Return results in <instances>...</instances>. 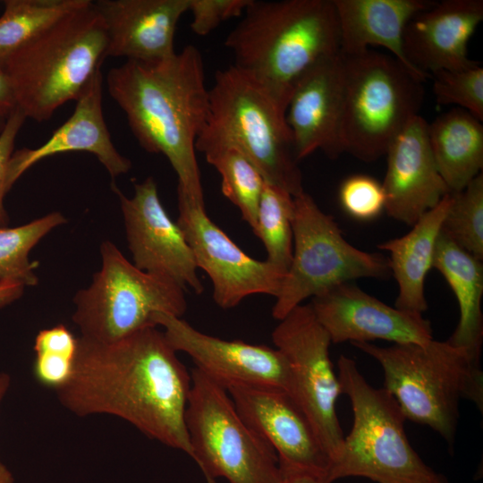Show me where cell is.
Wrapping results in <instances>:
<instances>
[{
  "instance_id": "11",
  "label": "cell",
  "mask_w": 483,
  "mask_h": 483,
  "mask_svg": "<svg viewBox=\"0 0 483 483\" xmlns=\"http://www.w3.org/2000/svg\"><path fill=\"white\" fill-rule=\"evenodd\" d=\"M292 257L272 316L284 318L308 298L360 278L386 279L388 258L349 243L333 216L305 191L294 197Z\"/></svg>"
},
{
  "instance_id": "1",
  "label": "cell",
  "mask_w": 483,
  "mask_h": 483,
  "mask_svg": "<svg viewBox=\"0 0 483 483\" xmlns=\"http://www.w3.org/2000/svg\"><path fill=\"white\" fill-rule=\"evenodd\" d=\"M157 327L108 343L78 337L72 373L55 394L76 416L120 418L192 458L185 425L191 373Z\"/></svg>"
},
{
  "instance_id": "16",
  "label": "cell",
  "mask_w": 483,
  "mask_h": 483,
  "mask_svg": "<svg viewBox=\"0 0 483 483\" xmlns=\"http://www.w3.org/2000/svg\"><path fill=\"white\" fill-rule=\"evenodd\" d=\"M226 391L242 418L276 453L282 475L308 473L326 481L330 459L311 423L285 390L233 386Z\"/></svg>"
},
{
  "instance_id": "6",
  "label": "cell",
  "mask_w": 483,
  "mask_h": 483,
  "mask_svg": "<svg viewBox=\"0 0 483 483\" xmlns=\"http://www.w3.org/2000/svg\"><path fill=\"white\" fill-rule=\"evenodd\" d=\"M106 30L89 1L13 53L2 64L16 107L26 118L49 120L76 100L106 58Z\"/></svg>"
},
{
  "instance_id": "42",
  "label": "cell",
  "mask_w": 483,
  "mask_h": 483,
  "mask_svg": "<svg viewBox=\"0 0 483 483\" xmlns=\"http://www.w3.org/2000/svg\"><path fill=\"white\" fill-rule=\"evenodd\" d=\"M428 483H449L445 476L436 474V477Z\"/></svg>"
},
{
  "instance_id": "18",
  "label": "cell",
  "mask_w": 483,
  "mask_h": 483,
  "mask_svg": "<svg viewBox=\"0 0 483 483\" xmlns=\"http://www.w3.org/2000/svg\"><path fill=\"white\" fill-rule=\"evenodd\" d=\"M343 100L344 64L339 51L313 64L292 90L285 116L298 161L317 150L330 158L343 153Z\"/></svg>"
},
{
  "instance_id": "37",
  "label": "cell",
  "mask_w": 483,
  "mask_h": 483,
  "mask_svg": "<svg viewBox=\"0 0 483 483\" xmlns=\"http://www.w3.org/2000/svg\"><path fill=\"white\" fill-rule=\"evenodd\" d=\"M16 108V102L6 72L0 64V114L8 116Z\"/></svg>"
},
{
  "instance_id": "4",
  "label": "cell",
  "mask_w": 483,
  "mask_h": 483,
  "mask_svg": "<svg viewBox=\"0 0 483 483\" xmlns=\"http://www.w3.org/2000/svg\"><path fill=\"white\" fill-rule=\"evenodd\" d=\"M208 99V116L196 151L234 148L251 161L265 182L293 197L304 191L286 107L265 85L230 65L216 72Z\"/></svg>"
},
{
  "instance_id": "35",
  "label": "cell",
  "mask_w": 483,
  "mask_h": 483,
  "mask_svg": "<svg viewBox=\"0 0 483 483\" xmlns=\"http://www.w3.org/2000/svg\"><path fill=\"white\" fill-rule=\"evenodd\" d=\"M250 0H189L191 29L198 36H207L222 22L243 14Z\"/></svg>"
},
{
  "instance_id": "10",
  "label": "cell",
  "mask_w": 483,
  "mask_h": 483,
  "mask_svg": "<svg viewBox=\"0 0 483 483\" xmlns=\"http://www.w3.org/2000/svg\"><path fill=\"white\" fill-rule=\"evenodd\" d=\"M191 377L185 425L207 482L281 483L276 453L242 418L226 389L196 368Z\"/></svg>"
},
{
  "instance_id": "3",
  "label": "cell",
  "mask_w": 483,
  "mask_h": 483,
  "mask_svg": "<svg viewBox=\"0 0 483 483\" xmlns=\"http://www.w3.org/2000/svg\"><path fill=\"white\" fill-rule=\"evenodd\" d=\"M225 46L233 65L287 107L298 80L313 64L340 51L333 0H250Z\"/></svg>"
},
{
  "instance_id": "9",
  "label": "cell",
  "mask_w": 483,
  "mask_h": 483,
  "mask_svg": "<svg viewBox=\"0 0 483 483\" xmlns=\"http://www.w3.org/2000/svg\"><path fill=\"white\" fill-rule=\"evenodd\" d=\"M101 267L91 284L74 296L72 322L80 336L101 343L119 340L148 326L165 313L182 318L185 289L166 276L139 269L110 241L100 246Z\"/></svg>"
},
{
  "instance_id": "14",
  "label": "cell",
  "mask_w": 483,
  "mask_h": 483,
  "mask_svg": "<svg viewBox=\"0 0 483 483\" xmlns=\"http://www.w3.org/2000/svg\"><path fill=\"white\" fill-rule=\"evenodd\" d=\"M119 197L125 235L133 264L139 269L166 276L185 290L200 294L203 284L192 250L177 222L160 201L153 177L134 184L132 197L124 196L113 184Z\"/></svg>"
},
{
  "instance_id": "15",
  "label": "cell",
  "mask_w": 483,
  "mask_h": 483,
  "mask_svg": "<svg viewBox=\"0 0 483 483\" xmlns=\"http://www.w3.org/2000/svg\"><path fill=\"white\" fill-rule=\"evenodd\" d=\"M154 323L163 327L176 352L189 355L200 372L227 389L249 386L290 389L291 373L285 356L276 348L240 340H224L204 334L188 322L158 313Z\"/></svg>"
},
{
  "instance_id": "43",
  "label": "cell",
  "mask_w": 483,
  "mask_h": 483,
  "mask_svg": "<svg viewBox=\"0 0 483 483\" xmlns=\"http://www.w3.org/2000/svg\"><path fill=\"white\" fill-rule=\"evenodd\" d=\"M8 116H5V115L0 114V133H1L2 130L4 129V126L5 124V122H6V119H7Z\"/></svg>"
},
{
  "instance_id": "27",
  "label": "cell",
  "mask_w": 483,
  "mask_h": 483,
  "mask_svg": "<svg viewBox=\"0 0 483 483\" xmlns=\"http://www.w3.org/2000/svg\"><path fill=\"white\" fill-rule=\"evenodd\" d=\"M89 0H5L0 16V64Z\"/></svg>"
},
{
  "instance_id": "13",
  "label": "cell",
  "mask_w": 483,
  "mask_h": 483,
  "mask_svg": "<svg viewBox=\"0 0 483 483\" xmlns=\"http://www.w3.org/2000/svg\"><path fill=\"white\" fill-rule=\"evenodd\" d=\"M182 228L198 269L208 275L213 299L222 309L236 307L253 294L277 296L284 274L267 260L245 253L208 216L204 202L191 199L177 189Z\"/></svg>"
},
{
  "instance_id": "29",
  "label": "cell",
  "mask_w": 483,
  "mask_h": 483,
  "mask_svg": "<svg viewBox=\"0 0 483 483\" xmlns=\"http://www.w3.org/2000/svg\"><path fill=\"white\" fill-rule=\"evenodd\" d=\"M203 155L220 174L225 197L238 208L242 218L253 230L265 184L262 174L243 153L232 147L216 148Z\"/></svg>"
},
{
  "instance_id": "7",
  "label": "cell",
  "mask_w": 483,
  "mask_h": 483,
  "mask_svg": "<svg viewBox=\"0 0 483 483\" xmlns=\"http://www.w3.org/2000/svg\"><path fill=\"white\" fill-rule=\"evenodd\" d=\"M341 392L352 404L353 424L331 463L327 483L361 477L377 483H428L437 474L411 446L406 418L394 396L371 386L356 362L344 355L337 361Z\"/></svg>"
},
{
  "instance_id": "34",
  "label": "cell",
  "mask_w": 483,
  "mask_h": 483,
  "mask_svg": "<svg viewBox=\"0 0 483 483\" xmlns=\"http://www.w3.org/2000/svg\"><path fill=\"white\" fill-rule=\"evenodd\" d=\"M339 199L343 209L359 220H370L385 209L382 183L365 174L345 179L339 190Z\"/></svg>"
},
{
  "instance_id": "39",
  "label": "cell",
  "mask_w": 483,
  "mask_h": 483,
  "mask_svg": "<svg viewBox=\"0 0 483 483\" xmlns=\"http://www.w3.org/2000/svg\"><path fill=\"white\" fill-rule=\"evenodd\" d=\"M281 483H327L324 479L308 473L282 475Z\"/></svg>"
},
{
  "instance_id": "41",
  "label": "cell",
  "mask_w": 483,
  "mask_h": 483,
  "mask_svg": "<svg viewBox=\"0 0 483 483\" xmlns=\"http://www.w3.org/2000/svg\"><path fill=\"white\" fill-rule=\"evenodd\" d=\"M0 483H14V477L0 458Z\"/></svg>"
},
{
  "instance_id": "32",
  "label": "cell",
  "mask_w": 483,
  "mask_h": 483,
  "mask_svg": "<svg viewBox=\"0 0 483 483\" xmlns=\"http://www.w3.org/2000/svg\"><path fill=\"white\" fill-rule=\"evenodd\" d=\"M78 337L64 325L40 330L34 342L33 376L43 386L56 390L70 378Z\"/></svg>"
},
{
  "instance_id": "24",
  "label": "cell",
  "mask_w": 483,
  "mask_h": 483,
  "mask_svg": "<svg viewBox=\"0 0 483 483\" xmlns=\"http://www.w3.org/2000/svg\"><path fill=\"white\" fill-rule=\"evenodd\" d=\"M450 203L448 193L423 214L405 235L378 245L389 253L391 275L398 285L395 308L420 314L427 310L425 279L433 268L436 242Z\"/></svg>"
},
{
  "instance_id": "17",
  "label": "cell",
  "mask_w": 483,
  "mask_h": 483,
  "mask_svg": "<svg viewBox=\"0 0 483 483\" xmlns=\"http://www.w3.org/2000/svg\"><path fill=\"white\" fill-rule=\"evenodd\" d=\"M309 304L333 343L377 339L426 343L433 339L431 324L422 314L391 307L352 282L313 297Z\"/></svg>"
},
{
  "instance_id": "21",
  "label": "cell",
  "mask_w": 483,
  "mask_h": 483,
  "mask_svg": "<svg viewBox=\"0 0 483 483\" xmlns=\"http://www.w3.org/2000/svg\"><path fill=\"white\" fill-rule=\"evenodd\" d=\"M103 75L98 69L87 83L70 118L41 146L13 151L7 167L8 191L30 167L42 159L70 151L94 155L114 179L126 174L131 162L115 148L102 109Z\"/></svg>"
},
{
  "instance_id": "40",
  "label": "cell",
  "mask_w": 483,
  "mask_h": 483,
  "mask_svg": "<svg viewBox=\"0 0 483 483\" xmlns=\"http://www.w3.org/2000/svg\"><path fill=\"white\" fill-rule=\"evenodd\" d=\"M12 378L6 372H0V405L6 395L10 386Z\"/></svg>"
},
{
  "instance_id": "23",
  "label": "cell",
  "mask_w": 483,
  "mask_h": 483,
  "mask_svg": "<svg viewBox=\"0 0 483 483\" xmlns=\"http://www.w3.org/2000/svg\"><path fill=\"white\" fill-rule=\"evenodd\" d=\"M340 33V52L356 55L369 46L386 48L411 73L425 81L405 57L403 34L411 19L433 5L431 0H333Z\"/></svg>"
},
{
  "instance_id": "30",
  "label": "cell",
  "mask_w": 483,
  "mask_h": 483,
  "mask_svg": "<svg viewBox=\"0 0 483 483\" xmlns=\"http://www.w3.org/2000/svg\"><path fill=\"white\" fill-rule=\"evenodd\" d=\"M60 212H51L25 225L0 227V281L12 280L25 287L37 284L36 262L29 254L37 243L55 227L64 224Z\"/></svg>"
},
{
  "instance_id": "28",
  "label": "cell",
  "mask_w": 483,
  "mask_h": 483,
  "mask_svg": "<svg viewBox=\"0 0 483 483\" xmlns=\"http://www.w3.org/2000/svg\"><path fill=\"white\" fill-rule=\"evenodd\" d=\"M294 197L285 190L265 182L253 233L262 242L267 261L286 274L293 247Z\"/></svg>"
},
{
  "instance_id": "22",
  "label": "cell",
  "mask_w": 483,
  "mask_h": 483,
  "mask_svg": "<svg viewBox=\"0 0 483 483\" xmlns=\"http://www.w3.org/2000/svg\"><path fill=\"white\" fill-rule=\"evenodd\" d=\"M107 38L106 55L155 62L175 54L174 34L189 0H97Z\"/></svg>"
},
{
  "instance_id": "36",
  "label": "cell",
  "mask_w": 483,
  "mask_h": 483,
  "mask_svg": "<svg viewBox=\"0 0 483 483\" xmlns=\"http://www.w3.org/2000/svg\"><path fill=\"white\" fill-rule=\"evenodd\" d=\"M26 116L16 107L6 119L0 133V227L7 226L9 216L4 208V199L8 192L6 174L9 160L13 153L15 139L23 125Z\"/></svg>"
},
{
  "instance_id": "31",
  "label": "cell",
  "mask_w": 483,
  "mask_h": 483,
  "mask_svg": "<svg viewBox=\"0 0 483 483\" xmlns=\"http://www.w3.org/2000/svg\"><path fill=\"white\" fill-rule=\"evenodd\" d=\"M441 233L473 257L483 260V174L451 193Z\"/></svg>"
},
{
  "instance_id": "38",
  "label": "cell",
  "mask_w": 483,
  "mask_h": 483,
  "mask_svg": "<svg viewBox=\"0 0 483 483\" xmlns=\"http://www.w3.org/2000/svg\"><path fill=\"white\" fill-rule=\"evenodd\" d=\"M25 286L12 280L0 281V307L17 301L22 294Z\"/></svg>"
},
{
  "instance_id": "2",
  "label": "cell",
  "mask_w": 483,
  "mask_h": 483,
  "mask_svg": "<svg viewBox=\"0 0 483 483\" xmlns=\"http://www.w3.org/2000/svg\"><path fill=\"white\" fill-rule=\"evenodd\" d=\"M106 86L140 147L165 156L177 175V189L205 203L196 140L209 99L199 50L188 45L162 60H127L108 72Z\"/></svg>"
},
{
  "instance_id": "19",
  "label": "cell",
  "mask_w": 483,
  "mask_h": 483,
  "mask_svg": "<svg viewBox=\"0 0 483 483\" xmlns=\"http://www.w3.org/2000/svg\"><path fill=\"white\" fill-rule=\"evenodd\" d=\"M386 156L385 209L392 218L412 225L450 193L436 167L425 119L413 117L394 138Z\"/></svg>"
},
{
  "instance_id": "25",
  "label": "cell",
  "mask_w": 483,
  "mask_h": 483,
  "mask_svg": "<svg viewBox=\"0 0 483 483\" xmlns=\"http://www.w3.org/2000/svg\"><path fill=\"white\" fill-rule=\"evenodd\" d=\"M433 267L445 277L459 306L458 324L446 341L480 358L483 342L482 260L460 248L440 232Z\"/></svg>"
},
{
  "instance_id": "8",
  "label": "cell",
  "mask_w": 483,
  "mask_h": 483,
  "mask_svg": "<svg viewBox=\"0 0 483 483\" xmlns=\"http://www.w3.org/2000/svg\"><path fill=\"white\" fill-rule=\"evenodd\" d=\"M342 55L343 151L363 162H373L386 155L394 138L419 115L424 81L390 55L369 48Z\"/></svg>"
},
{
  "instance_id": "20",
  "label": "cell",
  "mask_w": 483,
  "mask_h": 483,
  "mask_svg": "<svg viewBox=\"0 0 483 483\" xmlns=\"http://www.w3.org/2000/svg\"><path fill=\"white\" fill-rule=\"evenodd\" d=\"M482 20V0L436 1L408 22L403 34L406 59L428 79L437 71L479 64L468 56V43Z\"/></svg>"
},
{
  "instance_id": "33",
  "label": "cell",
  "mask_w": 483,
  "mask_h": 483,
  "mask_svg": "<svg viewBox=\"0 0 483 483\" xmlns=\"http://www.w3.org/2000/svg\"><path fill=\"white\" fill-rule=\"evenodd\" d=\"M433 91L440 105H455L482 122L483 67L437 71L430 75Z\"/></svg>"
},
{
  "instance_id": "12",
  "label": "cell",
  "mask_w": 483,
  "mask_h": 483,
  "mask_svg": "<svg viewBox=\"0 0 483 483\" xmlns=\"http://www.w3.org/2000/svg\"><path fill=\"white\" fill-rule=\"evenodd\" d=\"M272 340L289 363L288 394L311 423L331 465L344 436L336 412L342 392L330 360V337L310 304H301L279 320Z\"/></svg>"
},
{
  "instance_id": "26",
  "label": "cell",
  "mask_w": 483,
  "mask_h": 483,
  "mask_svg": "<svg viewBox=\"0 0 483 483\" xmlns=\"http://www.w3.org/2000/svg\"><path fill=\"white\" fill-rule=\"evenodd\" d=\"M428 137L438 172L450 193L462 191L483 167V125L454 107L428 123Z\"/></svg>"
},
{
  "instance_id": "5",
  "label": "cell",
  "mask_w": 483,
  "mask_h": 483,
  "mask_svg": "<svg viewBox=\"0 0 483 483\" xmlns=\"http://www.w3.org/2000/svg\"><path fill=\"white\" fill-rule=\"evenodd\" d=\"M352 344L375 359L384 373V388L400 405L406 419L438 433L453 448L460 402L467 400L483 410L480 358L447 341Z\"/></svg>"
}]
</instances>
